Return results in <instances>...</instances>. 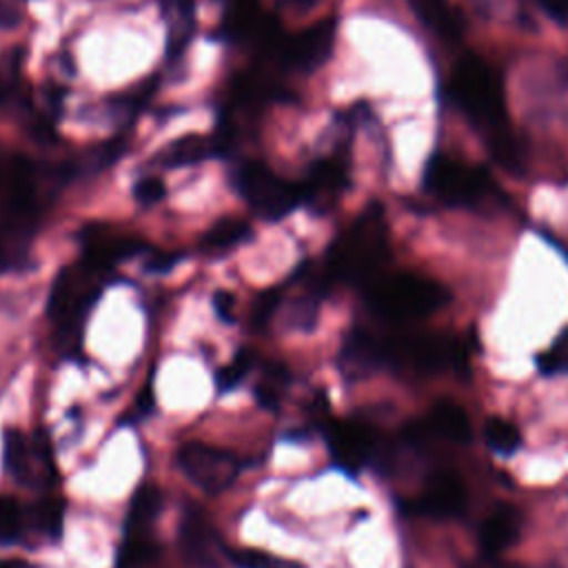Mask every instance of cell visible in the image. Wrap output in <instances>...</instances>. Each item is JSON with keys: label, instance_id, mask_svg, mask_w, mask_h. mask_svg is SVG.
<instances>
[{"label": "cell", "instance_id": "cell-1", "mask_svg": "<svg viewBox=\"0 0 568 568\" xmlns=\"http://www.w3.org/2000/svg\"><path fill=\"white\" fill-rule=\"evenodd\" d=\"M448 93L466 120L484 135L493 158L508 171L524 166V151L508 122L504 82L479 55H462L448 80Z\"/></svg>", "mask_w": 568, "mask_h": 568}, {"label": "cell", "instance_id": "cell-2", "mask_svg": "<svg viewBox=\"0 0 568 568\" xmlns=\"http://www.w3.org/2000/svg\"><path fill=\"white\" fill-rule=\"evenodd\" d=\"M388 251V226L384 211L377 202H371L328 246L320 271L331 286L351 284L364 288L384 268Z\"/></svg>", "mask_w": 568, "mask_h": 568}, {"label": "cell", "instance_id": "cell-3", "mask_svg": "<svg viewBox=\"0 0 568 568\" xmlns=\"http://www.w3.org/2000/svg\"><path fill=\"white\" fill-rule=\"evenodd\" d=\"M448 300L450 293L442 282L406 271L377 275L364 286L366 308L375 317L393 324L424 320L446 306Z\"/></svg>", "mask_w": 568, "mask_h": 568}, {"label": "cell", "instance_id": "cell-4", "mask_svg": "<svg viewBox=\"0 0 568 568\" xmlns=\"http://www.w3.org/2000/svg\"><path fill=\"white\" fill-rule=\"evenodd\" d=\"M424 191L446 206L479 209L495 202L499 189L484 166L446 153H433L424 166Z\"/></svg>", "mask_w": 568, "mask_h": 568}, {"label": "cell", "instance_id": "cell-5", "mask_svg": "<svg viewBox=\"0 0 568 568\" xmlns=\"http://www.w3.org/2000/svg\"><path fill=\"white\" fill-rule=\"evenodd\" d=\"M231 186L264 222H280L304 204L302 182L280 178L260 160L240 162L231 173Z\"/></svg>", "mask_w": 568, "mask_h": 568}, {"label": "cell", "instance_id": "cell-6", "mask_svg": "<svg viewBox=\"0 0 568 568\" xmlns=\"http://www.w3.org/2000/svg\"><path fill=\"white\" fill-rule=\"evenodd\" d=\"M386 366L410 368L422 375L462 371L468 355L462 339L444 333H402L384 337Z\"/></svg>", "mask_w": 568, "mask_h": 568}, {"label": "cell", "instance_id": "cell-7", "mask_svg": "<svg viewBox=\"0 0 568 568\" xmlns=\"http://www.w3.org/2000/svg\"><path fill=\"white\" fill-rule=\"evenodd\" d=\"M2 466L13 481L27 488H42L51 484L53 457L47 437H29L20 428H4L2 433Z\"/></svg>", "mask_w": 568, "mask_h": 568}, {"label": "cell", "instance_id": "cell-8", "mask_svg": "<svg viewBox=\"0 0 568 568\" xmlns=\"http://www.w3.org/2000/svg\"><path fill=\"white\" fill-rule=\"evenodd\" d=\"M178 466L186 479L206 495L226 490L240 473V459L231 450L200 442L180 446Z\"/></svg>", "mask_w": 568, "mask_h": 568}, {"label": "cell", "instance_id": "cell-9", "mask_svg": "<svg viewBox=\"0 0 568 568\" xmlns=\"http://www.w3.org/2000/svg\"><path fill=\"white\" fill-rule=\"evenodd\" d=\"M335 33H337V20L322 18L315 24L293 36H284L277 49L273 51V58L282 69L313 73L328 60L333 51Z\"/></svg>", "mask_w": 568, "mask_h": 568}, {"label": "cell", "instance_id": "cell-10", "mask_svg": "<svg viewBox=\"0 0 568 568\" xmlns=\"http://www.w3.org/2000/svg\"><path fill=\"white\" fill-rule=\"evenodd\" d=\"M178 546L182 559L193 568H220L222 555H229L206 510L193 501H186L182 508Z\"/></svg>", "mask_w": 568, "mask_h": 568}, {"label": "cell", "instance_id": "cell-11", "mask_svg": "<svg viewBox=\"0 0 568 568\" xmlns=\"http://www.w3.org/2000/svg\"><path fill=\"white\" fill-rule=\"evenodd\" d=\"M326 446L331 450L333 462L342 470L355 475L364 466L375 464V457L382 448V439L364 422L337 419L326 426Z\"/></svg>", "mask_w": 568, "mask_h": 568}, {"label": "cell", "instance_id": "cell-12", "mask_svg": "<svg viewBox=\"0 0 568 568\" xmlns=\"http://www.w3.org/2000/svg\"><path fill=\"white\" fill-rule=\"evenodd\" d=\"M235 144V129L222 126L211 135L191 133L184 138L173 140L162 153L158 155V164L162 169H180V166H193L211 158H224L231 153Z\"/></svg>", "mask_w": 568, "mask_h": 568}, {"label": "cell", "instance_id": "cell-13", "mask_svg": "<svg viewBox=\"0 0 568 568\" xmlns=\"http://www.w3.org/2000/svg\"><path fill=\"white\" fill-rule=\"evenodd\" d=\"M337 364L348 379H362L377 373L386 366L384 337L366 328H351L342 342Z\"/></svg>", "mask_w": 568, "mask_h": 568}, {"label": "cell", "instance_id": "cell-14", "mask_svg": "<svg viewBox=\"0 0 568 568\" xmlns=\"http://www.w3.org/2000/svg\"><path fill=\"white\" fill-rule=\"evenodd\" d=\"M348 186V162L344 153H331L315 160L308 169L304 189V204L331 206Z\"/></svg>", "mask_w": 568, "mask_h": 568}, {"label": "cell", "instance_id": "cell-15", "mask_svg": "<svg viewBox=\"0 0 568 568\" xmlns=\"http://www.w3.org/2000/svg\"><path fill=\"white\" fill-rule=\"evenodd\" d=\"M466 501L468 497H466L464 481L455 473H437L428 477L426 488L415 499L413 508L426 517L450 519L464 513Z\"/></svg>", "mask_w": 568, "mask_h": 568}, {"label": "cell", "instance_id": "cell-16", "mask_svg": "<svg viewBox=\"0 0 568 568\" xmlns=\"http://www.w3.org/2000/svg\"><path fill=\"white\" fill-rule=\"evenodd\" d=\"M521 530V515L517 508L501 504L479 526V546L486 557H499L510 544L517 541Z\"/></svg>", "mask_w": 568, "mask_h": 568}, {"label": "cell", "instance_id": "cell-17", "mask_svg": "<svg viewBox=\"0 0 568 568\" xmlns=\"http://www.w3.org/2000/svg\"><path fill=\"white\" fill-rule=\"evenodd\" d=\"M417 20L442 42H459L464 36V18L450 0H408Z\"/></svg>", "mask_w": 568, "mask_h": 568}, {"label": "cell", "instance_id": "cell-18", "mask_svg": "<svg viewBox=\"0 0 568 568\" xmlns=\"http://www.w3.org/2000/svg\"><path fill=\"white\" fill-rule=\"evenodd\" d=\"M424 428L455 444H468L473 437V428L466 410L450 399H439L430 406Z\"/></svg>", "mask_w": 568, "mask_h": 568}, {"label": "cell", "instance_id": "cell-19", "mask_svg": "<svg viewBox=\"0 0 568 568\" xmlns=\"http://www.w3.org/2000/svg\"><path fill=\"white\" fill-rule=\"evenodd\" d=\"M162 7L171 20L166 55L171 62H175L186 51V44L191 42V33L195 29V0H162Z\"/></svg>", "mask_w": 568, "mask_h": 568}, {"label": "cell", "instance_id": "cell-20", "mask_svg": "<svg viewBox=\"0 0 568 568\" xmlns=\"http://www.w3.org/2000/svg\"><path fill=\"white\" fill-rule=\"evenodd\" d=\"M164 506V493L155 484H142L126 510V535L146 532Z\"/></svg>", "mask_w": 568, "mask_h": 568}, {"label": "cell", "instance_id": "cell-21", "mask_svg": "<svg viewBox=\"0 0 568 568\" xmlns=\"http://www.w3.org/2000/svg\"><path fill=\"white\" fill-rule=\"evenodd\" d=\"M253 237V229L246 220H237V217H224L217 220L204 235H202V251L209 255H220L226 253L244 242H248Z\"/></svg>", "mask_w": 568, "mask_h": 568}, {"label": "cell", "instance_id": "cell-22", "mask_svg": "<svg viewBox=\"0 0 568 568\" xmlns=\"http://www.w3.org/2000/svg\"><path fill=\"white\" fill-rule=\"evenodd\" d=\"M27 513V528L36 530L38 535L47 539H58L62 535L64 524V504L53 497H42L29 506H24Z\"/></svg>", "mask_w": 568, "mask_h": 568}, {"label": "cell", "instance_id": "cell-23", "mask_svg": "<svg viewBox=\"0 0 568 568\" xmlns=\"http://www.w3.org/2000/svg\"><path fill=\"white\" fill-rule=\"evenodd\" d=\"M481 435H484L486 446H488L493 453L504 455V457L517 453L519 446H521V433H519V428H517L515 424H510L508 419H504V417H488V419L484 422Z\"/></svg>", "mask_w": 568, "mask_h": 568}, {"label": "cell", "instance_id": "cell-24", "mask_svg": "<svg viewBox=\"0 0 568 568\" xmlns=\"http://www.w3.org/2000/svg\"><path fill=\"white\" fill-rule=\"evenodd\" d=\"M291 375H288V368L282 366V364H275L271 362L266 368H264V379L255 386L253 395H255V402L264 408V410H277L280 406V397H282V388L288 384Z\"/></svg>", "mask_w": 568, "mask_h": 568}, {"label": "cell", "instance_id": "cell-25", "mask_svg": "<svg viewBox=\"0 0 568 568\" xmlns=\"http://www.w3.org/2000/svg\"><path fill=\"white\" fill-rule=\"evenodd\" d=\"M160 548L153 539L144 537V532L126 535V541L120 546L115 568H140L158 557Z\"/></svg>", "mask_w": 568, "mask_h": 568}, {"label": "cell", "instance_id": "cell-26", "mask_svg": "<svg viewBox=\"0 0 568 568\" xmlns=\"http://www.w3.org/2000/svg\"><path fill=\"white\" fill-rule=\"evenodd\" d=\"M322 300L324 297L320 293L304 286V291L297 297H293V302H291L288 326H293L295 331H313L315 324H317Z\"/></svg>", "mask_w": 568, "mask_h": 568}, {"label": "cell", "instance_id": "cell-27", "mask_svg": "<svg viewBox=\"0 0 568 568\" xmlns=\"http://www.w3.org/2000/svg\"><path fill=\"white\" fill-rule=\"evenodd\" d=\"M253 366H255V353L251 348L237 351L235 357L226 366H222L215 375L217 393H229L235 386H240V382H244V377L251 373Z\"/></svg>", "mask_w": 568, "mask_h": 568}, {"label": "cell", "instance_id": "cell-28", "mask_svg": "<svg viewBox=\"0 0 568 568\" xmlns=\"http://www.w3.org/2000/svg\"><path fill=\"white\" fill-rule=\"evenodd\" d=\"M27 530L24 506L11 497H0V544H13Z\"/></svg>", "mask_w": 568, "mask_h": 568}, {"label": "cell", "instance_id": "cell-29", "mask_svg": "<svg viewBox=\"0 0 568 568\" xmlns=\"http://www.w3.org/2000/svg\"><path fill=\"white\" fill-rule=\"evenodd\" d=\"M226 557L231 559V564L235 568H306L302 561L277 557V555H268L264 550H253V548L229 550Z\"/></svg>", "mask_w": 568, "mask_h": 568}, {"label": "cell", "instance_id": "cell-30", "mask_svg": "<svg viewBox=\"0 0 568 568\" xmlns=\"http://www.w3.org/2000/svg\"><path fill=\"white\" fill-rule=\"evenodd\" d=\"M537 368L544 375L568 373V328L544 353L537 355Z\"/></svg>", "mask_w": 568, "mask_h": 568}, {"label": "cell", "instance_id": "cell-31", "mask_svg": "<svg viewBox=\"0 0 568 568\" xmlns=\"http://www.w3.org/2000/svg\"><path fill=\"white\" fill-rule=\"evenodd\" d=\"M282 297H284V293H282L280 286H271V288L262 291L255 297L253 308H251V324H253V328H264L271 322V317L275 315V311L282 304Z\"/></svg>", "mask_w": 568, "mask_h": 568}, {"label": "cell", "instance_id": "cell-32", "mask_svg": "<svg viewBox=\"0 0 568 568\" xmlns=\"http://www.w3.org/2000/svg\"><path fill=\"white\" fill-rule=\"evenodd\" d=\"M164 195H166L164 182L160 178H155V175H146V178H142V180H138L133 184V200L140 206H153L160 200H164Z\"/></svg>", "mask_w": 568, "mask_h": 568}, {"label": "cell", "instance_id": "cell-33", "mask_svg": "<svg viewBox=\"0 0 568 568\" xmlns=\"http://www.w3.org/2000/svg\"><path fill=\"white\" fill-rule=\"evenodd\" d=\"M182 251H151L144 268L151 271V273H166L171 271L180 260H182Z\"/></svg>", "mask_w": 568, "mask_h": 568}, {"label": "cell", "instance_id": "cell-34", "mask_svg": "<svg viewBox=\"0 0 568 568\" xmlns=\"http://www.w3.org/2000/svg\"><path fill=\"white\" fill-rule=\"evenodd\" d=\"M213 308L217 313V317L226 324H231L235 320V297L229 291H215L213 295Z\"/></svg>", "mask_w": 568, "mask_h": 568}, {"label": "cell", "instance_id": "cell-35", "mask_svg": "<svg viewBox=\"0 0 568 568\" xmlns=\"http://www.w3.org/2000/svg\"><path fill=\"white\" fill-rule=\"evenodd\" d=\"M22 22V13L9 0H0V31H13Z\"/></svg>", "mask_w": 568, "mask_h": 568}, {"label": "cell", "instance_id": "cell-36", "mask_svg": "<svg viewBox=\"0 0 568 568\" xmlns=\"http://www.w3.org/2000/svg\"><path fill=\"white\" fill-rule=\"evenodd\" d=\"M153 410V390L144 388L135 402V406H131V419L138 422L142 417H146Z\"/></svg>", "mask_w": 568, "mask_h": 568}, {"label": "cell", "instance_id": "cell-37", "mask_svg": "<svg viewBox=\"0 0 568 568\" xmlns=\"http://www.w3.org/2000/svg\"><path fill=\"white\" fill-rule=\"evenodd\" d=\"M539 7L557 22L568 20V0H537Z\"/></svg>", "mask_w": 568, "mask_h": 568}, {"label": "cell", "instance_id": "cell-38", "mask_svg": "<svg viewBox=\"0 0 568 568\" xmlns=\"http://www.w3.org/2000/svg\"><path fill=\"white\" fill-rule=\"evenodd\" d=\"M280 2L286 7H293L297 11H306V9H313L320 0H280Z\"/></svg>", "mask_w": 568, "mask_h": 568}, {"label": "cell", "instance_id": "cell-39", "mask_svg": "<svg viewBox=\"0 0 568 568\" xmlns=\"http://www.w3.org/2000/svg\"><path fill=\"white\" fill-rule=\"evenodd\" d=\"M0 568H29V566L24 561H20V559H2Z\"/></svg>", "mask_w": 568, "mask_h": 568}, {"label": "cell", "instance_id": "cell-40", "mask_svg": "<svg viewBox=\"0 0 568 568\" xmlns=\"http://www.w3.org/2000/svg\"><path fill=\"white\" fill-rule=\"evenodd\" d=\"M4 95H7V93H4V87H2V82H0V100H2Z\"/></svg>", "mask_w": 568, "mask_h": 568}]
</instances>
